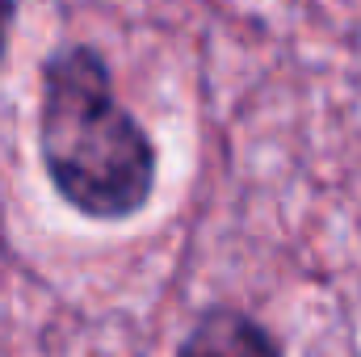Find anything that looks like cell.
I'll return each mask as SVG.
<instances>
[{
  "label": "cell",
  "mask_w": 361,
  "mask_h": 357,
  "mask_svg": "<svg viewBox=\"0 0 361 357\" xmlns=\"http://www.w3.org/2000/svg\"><path fill=\"white\" fill-rule=\"evenodd\" d=\"M34 152L51 193L89 223L139 219L160 185V147L122 105L114 68L92 42H59L42 55Z\"/></svg>",
  "instance_id": "cell-1"
},
{
  "label": "cell",
  "mask_w": 361,
  "mask_h": 357,
  "mask_svg": "<svg viewBox=\"0 0 361 357\" xmlns=\"http://www.w3.org/2000/svg\"><path fill=\"white\" fill-rule=\"evenodd\" d=\"M177 357H286V353H281L277 337L252 311H244L235 303H210L206 311H197V320L180 337Z\"/></svg>",
  "instance_id": "cell-2"
},
{
  "label": "cell",
  "mask_w": 361,
  "mask_h": 357,
  "mask_svg": "<svg viewBox=\"0 0 361 357\" xmlns=\"http://www.w3.org/2000/svg\"><path fill=\"white\" fill-rule=\"evenodd\" d=\"M17 13H21V4H17V0H0V63L8 59L13 30H17Z\"/></svg>",
  "instance_id": "cell-3"
}]
</instances>
